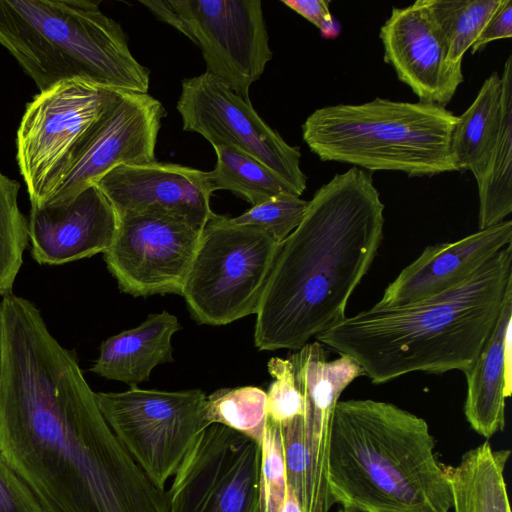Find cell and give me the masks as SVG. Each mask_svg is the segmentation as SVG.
<instances>
[{
  "mask_svg": "<svg viewBox=\"0 0 512 512\" xmlns=\"http://www.w3.org/2000/svg\"><path fill=\"white\" fill-rule=\"evenodd\" d=\"M0 450L42 512H169L30 300L0 301Z\"/></svg>",
  "mask_w": 512,
  "mask_h": 512,
  "instance_id": "cell-1",
  "label": "cell"
},
{
  "mask_svg": "<svg viewBox=\"0 0 512 512\" xmlns=\"http://www.w3.org/2000/svg\"><path fill=\"white\" fill-rule=\"evenodd\" d=\"M384 208L371 174L357 167L314 193L264 289L254 330L259 350H299L346 317L383 239Z\"/></svg>",
  "mask_w": 512,
  "mask_h": 512,
  "instance_id": "cell-2",
  "label": "cell"
},
{
  "mask_svg": "<svg viewBox=\"0 0 512 512\" xmlns=\"http://www.w3.org/2000/svg\"><path fill=\"white\" fill-rule=\"evenodd\" d=\"M512 294V246L434 296L396 307L373 306L316 339L352 358L372 383L412 372L465 373L476 362Z\"/></svg>",
  "mask_w": 512,
  "mask_h": 512,
  "instance_id": "cell-3",
  "label": "cell"
},
{
  "mask_svg": "<svg viewBox=\"0 0 512 512\" xmlns=\"http://www.w3.org/2000/svg\"><path fill=\"white\" fill-rule=\"evenodd\" d=\"M427 422L394 404L338 401L327 483L334 504L369 512H449L452 494Z\"/></svg>",
  "mask_w": 512,
  "mask_h": 512,
  "instance_id": "cell-4",
  "label": "cell"
},
{
  "mask_svg": "<svg viewBox=\"0 0 512 512\" xmlns=\"http://www.w3.org/2000/svg\"><path fill=\"white\" fill-rule=\"evenodd\" d=\"M0 45L40 91L62 81L148 93L150 72L98 1L0 0Z\"/></svg>",
  "mask_w": 512,
  "mask_h": 512,
  "instance_id": "cell-5",
  "label": "cell"
},
{
  "mask_svg": "<svg viewBox=\"0 0 512 512\" xmlns=\"http://www.w3.org/2000/svg\"><path fill=\"white\" fill-rule=\"evenodd\" d=\"M457 121L436 104L377 97L316 109L304 121L302 136L322 161L434 176L457 171L450 147Z\"/></svg>",
  "mask_w": 512,
  "mask_h": 512,
  "instance_id": "cell-6",
  "label": "cell"
},
{
  "mask_svg": "<svg viewBox=\"0 0 512 512\" xmlns=\"http://www.w3.org/2000/svg\"><path fill=\"white\" fill-rule=\"evenodd\" d=\"M280 247L267 232L215 214L181 292L194 319L219 326L256 315Z\"/></svg>",
  "mask_w": 512,
  "mask_h": 512,
  "instance_id": "cell-7",
  "label": "cell"
},
{
  "mask_svg": "<svg viewBox=\"0 0 512 512\" xmlns=\"http://www.w3.org/2000/svg\"><path fill=\"white\" fill-rule=\"evenodd\" d=\"M107 424L160 490L174 476L202 431L207 396L200 389L163 391L131 387L96 393Z\"/></svg>",
  "mask_w": 512,
  "mask_h": 512,
  "instance_id": "cell-8",
  "label": "cell"
},
{
  "mask_svg": "<svg viewBox=\"0 0 512 512\" xmlns=\"http://www.w3.org/2000/svg\"><path fill=\"white\" fill-rule=\"evenodd\" d=\"M110 90L66 80L40 91L27 104L17 130L16 158L31 207L44 204Z\"/></svg>",
  "mask_w": 512,
  "mask_h": 512,
  "instance_id": "cell-9",
  "label": "cell"
},
{
  "mask_svg": "<svg viewBox=\"0 0 512 512\" xmlns=\"http://www.w3.org/2000/svg\"><path fill=\"white\" fill-rule=\"evenodd\" d=\"M261 447L211 424L183 459L167 492L169 512H261Z\"/></svg>",
  "mask_w": 512,
  "mask_h": 512,
  "instance_id": "cell-10",
  "label": "cell"
},
{
  "mask_svg": "<svg viewBox=\"0 0 512 512\" xmlns=\"http://www.w3.org/2000/svg\"><path fill=\"white\" fill-rule=\"evenodd\" d=\"M165 115L162 103L148 93L111 89L102 111L81 138L42 206L70 201L118 166L155 162Z\"/></svg>",
  "mask_w": 512,
  "mask_h": 512,
  "instance_id": "cell-11",
  "label": "cell"
},
{
  "mask_svg": "<svg viewBox=\"0 0 512 512\" xmlns=\"http://www.w3.org/2000/svg\"><path fill=\"white\" fill-rule=\"evenodd\" d=\"M177 110L184 131L202 135L213 147H235L286 180L299 195L307 177L298 146L289 145L247 101L208 72L182 81Z\"/></svg>",
  "mask_w": 512,
  "mask_h": 512,
  "instance_id": "cell-12",
  "label": "cell"
},
{
  "mask_svg": "<svg viewBox=\"0 0 512 512\" xmlns=\"http://www.w3.org/2000/svg\"><path fill=\"white\" fill-rule=\"evenodd\" d=\"M210 73L241 98L272 58L259 0H170Z\"/></svg>",
  "mask_w": 512,
  "mask_h": 512,
  "instance_id": "cell-13",
  "label": "cell"
},
{
  "mask_svg": "<svg viewBox=\"0 0 512 512\" xmlns=\"http://www.w3.org/2000/svg\"><path fill=\"white\" fill-rule=\"evenodd\" d=\"M118 219L103 257L119 289L135 297L181 295L202 230L156 213H126Z\"/></svg>",
  "mask_w": 512,
  "mask_h": 512,
  "instance_id": "cell-14",
  "label": "cell"
},
{
  "mask_svg": "<svg viewBox=\"0 0 512 512\" xmlns=\"http://www.w3.org/2000/svg\"><path fill=\"white\" fill-rule=\"evenodd\" d=\"M383 60L419 102L445 107L464 80L462 65H451L428 1L393 7L381 26Z\"/></svg>",
  "mask_w": 512,
  "mask_h": 512,
  "instance_id": "cell-15",
  "label": "cell"
},
{
  "mask_svg": "<svg viewBox=\"0 0 512 512\" xmlns=\"http://www.w3.org/2000/svg\"><path fill=\"white\" fill-rule=\"evenodd\" d=\"M117 215L156 213L202 230L215 216L208 172L174 163L121 165L97 183Z\"/></svg>",
  "mask_w": 512,
  "mask_h": 512,
  "instance_id": "cell-16",
  "label": "cell"
},
{
  "mask_svg": "<svg viewBox=\"0 0 512 512\" xmlns=\"http://www.w3.org/2000/svg\"><path fill=\"white\" fill-rule=\"evenodd\" d=\"M304 404L303 434L310 457L316 512H330L334 502L327 483V462L333 412L344 389L364 375L350 357L328 361L322 344L307 343L289 358Z\"/></svg>",
  "mask_w": 512,
  "mask_h": 512,
  "instance_id": "cell-17",
  "label": "cell"
},
{
  "mask_svg": "<svg viewBox=\"0 0 512 512\" xmlns=\"http://www.w3.org/2000/svg\"><path fill=\"white\" fill-rule=\"evenodd\" d=\"M118 221L97 184L68 202L31 207V256L39 264L61 265L104 253L113 242Z\"/></svg>",
  "mask_w": 512,
  "mask_h": 512,
  "instance_id": "cell-18",
  "label": "cell"
},
{
  "mask_svg": "<svg viewBox=\"0 0 512 512\" xmlns=\"http://www.w3.org/2000/svg\"><path fill=\"white\" fill-rule=\"evenodd\" d=\"M512 241V221L504 220L454 242L426 247L387 286L377 307H396L442 293L461 283Z\"/></svg>",
  "mask_w": 512,
  "mask_h": 512,
  "instance_id": "cell-19",
  "label": "cell"
},
{
  "mask_svg": "<svg viewBox=\"0 0 512 512\" xmlns=\"http://www.w3.org/2000/svg\"><path fill=\"white\" fill-rule=\"evenodd\" d=\"M512 294L476 362L464 374L467 396L464 413L475 432L486 439L505 427L506 399L511 395Z\"/></svg>",
  "mask_w": 512,
  "mask_h": 512,
  "instance_id": "cell-20",
  "label": "cell"
},
{
  "mask_svg": "<svg viewBox=\"0 0 512 512\" xmlns=\"http://www.w3.org/2000/svg\"><path fill=\"white\" fill-rule=\"evenodd\" d=\"M180 328L178 318L167 311L151 314L137 327L104 340L90 370L138 387L150 379L156 366L173 361L172 337Z\"/></svg>",
  "mask_w": 512,
  "mask_h": 512,
  "instance_id": "cell-21",
  "label": "cell"
},
{
  "mask_svg": "<svg viewBox=\"0 0 512 512\" xmlns=\"http://www.w3.org/2000/svg\"><path fill=\"white\" fill-rule=\"evenodd\" d=\"M510 454L485 441L464 453L457 466H444L454 512H511L504 479Z\"/></svg>",
  "mask_w": 512,
  "mask_h": 512,
  "instance_id": "cell-22",
  "label": "cell"
},
{
  "mask_svg": "<svg viewBox=\"0 0 512 512\" xmlns=\"http://www.w3.org/2000/svg\"><path fill=\"white\" fill-rule=\"evenodd\" d=\"M500 123L484 173L477 181L479 230L505 220L512 212V55L501 76Z\"/></svg>",
  "mask_w": 512,
  "mask_h": 512,
  "instance_id": "cell-23",
  "label": "cell"
},
{
  "mask_svg": "<svg viewBox=\"0 0 512 512\" xmlns=\"http://www.w3.org/2000/svg\"><path fill=\"white\" fill-rule=\"evenodd\" d=\"M501 76L494 71L481 85L474 101L458 116L451 136V153L457 171L482 177L495 143L501 107Z\"/></svg>",
  "mask_w": 512,
  "mask_h": 512,
  "instance_id": "cell-24",
  "label": "cell"
},
{
  "mask_svg": "<svg viewBox=\"0 0 512 512\" xmlns=\"http://www.w3.org/2000/svg\"><path fill=\"white\" fill-rule=\"evenodd\" d=\"M217 162L208 172L212 191L229 190L252 206L297 191L280 175L251 155L231 146L213 147Z\"/></svg>",
  "mask_w": 512,
  "mask_h": 512,
  "instance_id": "cell-25",
  "label": "cell"
},
{
  "mask_svg": "<svg viewBox=\"0 0 512 512\" xmlns=\"http://www.w3.org/2000/svg\"><path fill=\"white\" fill-rule=\"evenodd\" d=\"M443 37L447 60L462 65L464 54L478 39L502 0H427Z\"/></svg>",
  "mask_w": 512,
  "mask_h": 512,
  "instance_id": "cell-26",
  "label": "cell"
},
{
  "mask_svg": "<svg viewBox=\"0 0 512 512\" xmlns=\"http://www.w3.org/2000/svg\"><path fill=\"white\" fill-rule=\"evenodd\" d=\"M205 418L254 440L261 446L267 423V393L255 386L221 388L207 396Z\"/></svg>",
  "mask_w": 512,
  "mask_h": 512,
  "instance_id": "cell-27",
  "label": "cell"
},
{
  "mask_svg": "<svg viewBox=\"0 0 512 512\" xmlns=\"http://www.w3.org/2000/svg\"><path fill=\"white\" fill-rule=\"evenodd\" d=\"M20 184L0 169V297L12 293L29 243L28 219L18 204Z\"/></svg>",
  "mask_w": 512,
  "mask_h": 512,
  "instance_id": "cell-28",
  "label": "cell"
},
{
  "mask_svg": "<svg viewBox=\"0 0 512 512\" xmlns=\"http://www.w3.org/2000/svg\"><path fill=\"white\" fill-rule=\"evenodd\" d=\"M308 201L292 194H283L252 206L231 222L257 227L282 243L301 223Z\"/></svg>",
  "mask_w": 512,
  "mask_h": 512,
  "instance_id": "cell-29",
  "label": "cell"
},
{
  "mask_svg": "<svg viewBox=\"0 0 512 512\" xmlns=\"http://www.w3.org/2000/svg\"><path fill=\"white\" fill-rule=\"evenodd\" d=\"M260 447L261 512H280L288 490L280 425L267 420Z\"/></svg>",
  "mask_w": 512,
  "mask_h": 512,
  "instance_id": "cell-30",
  "label": "cell"
},
{
  "mask_svg": "<svg viewBox=\"0 0 512 512\" xmlns=\"http://www.w3.org/2000/svg\"><path fill=\"white\" fill-rule=\"evenodd\" d=\"M269 374L274 378L267 393V420L283 425L297 416H303L302 395L296 385L292 362L279 357L268 362Z\"/></svg>",
  "mask_w": 512,
  "mask_h": 512,
  "instance_id": "cell-31",
  "label": "cell"
},
{
  "mask_svg": "<svg viewBox=\"0 0 512 512\" xmlns=\"http://www.w3.org/2000/svg\"><path fill=\"white\" fill-rule=\"evenodd\" d=\"M0 512H42L32 491L0 450Z\"/></svg>",
  "mask_w": 512,
  "mask_h": 512,
  "instance_id": "cell-32",
  "label": "cell"
},
{
  "mask_svg": "<svg viewBox=\"0 0 512 512\" xmlns=\"http://www.w3.org/2000/svg\"><path fill=\"white\" fill-rule=\"evenodd\" d=\"M282 3L316 26L323 37L334 38L339 33V24L330 12V1L283 0Z\"/></svg>",
  "mask_w": 512,
  "mask_h": 512,
  "instance_id": "cell-33",
  "label": "cell"
},
{
  "mask_svg": "<svg viewBox=\"0 0 512 512\" xmlns=\"http://www.w3.org/2000/svg\"><path fill=\"white\" fill-rule=\"evenodd\" d=\"M512 37V0H502L487 21L478 39L472 45L471 53L482 50L487 44Z\"/></svg>",
  "mask_w": 512,
  "mask_h": 512,
  "instance_id": "cell-34",
  "label": "cell"
},
{
  "mask_svg": "<svg viewBox=\"0 0 512 512\" xmlns=\"http://www.w3.org/2000/svg\"><path fill=\"white\" fill-rule=\"evenodd\" d=\"M280 512H302L299 502L289 486Z\"/></svg>",
  "mask_w": 512,
  "mask_h": 512,
  "instance_id": "cell-35",
  "label": "cell"
},
{
  "mask_svg": "<svg viewBox=\"0 0 512 512\" xmlns=\"http://www.w3.org/2000/svg\"><path fill=\"white\" fill-rule=\"evenodd\" d=\"M338 512H369L357 507L352 506H341V508L338 510Z\"/></svg>",
  "mask_w": 512,
  "mask_h": 512,
  "instance_id": "cell-36",
  "label": "cell"
},
{
  "mask_svg": "<svg viewBox=\"0 0 512 512\" xmlns=\"http://www.w3.org/2000/svg\"><path fill=\"white\" fill-rule=\"evenodd\" d=\"M0 367H1V349H0Z\"/></svg>",
  "mask_w": 512,
  "mask_h": 512,
  "instance_id": "cell-37",
  "label": "cell"
}]
</instances>
